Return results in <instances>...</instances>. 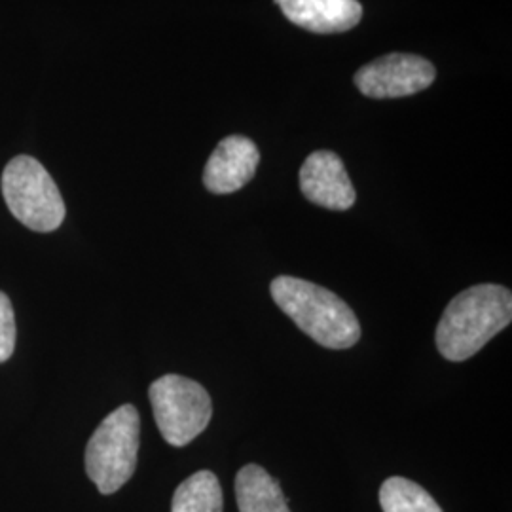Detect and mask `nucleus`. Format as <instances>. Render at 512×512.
<instances>
[{"label": "nucleus", "instance_id": "obj_12", "mask_svg": "<svg viewBox=\"0 0 512 512\" xmlns=\"http://www.w3.org/2000/svg\"><path fill=\"white\" fill-rule=\"evenodd\" d=\"M380 505L384 512H442L433 495L403 476L385 480L380 488Z\"/></svg>", "mask_w": 512, "mask_h": 512}, {"label": "nucleus", "instance_id": "obj_4", "mask_svg": "<svg viewBox=\"0 0 512 512\" xmlns=\"http://www.w3.org/2000/svg\"><path fill=\"white\" fill-rule=\"evenodd\" d=\"M2 194L10 213L35 232H54L65 220V202L46 167L18 156L2 173Z\"/></svg>", "mask_w": 512, "mask_h": 512}, {"label": "nucleus", "instance_id": "obj_13", "mask_svg": "<svg viewBox=\"0 0 512 512\" xmlns=\"http://www.w3.org/2000/svg\"><path fill=\"white\" fill-rule=\"evenodd\" d=\"M16 349V317L12 302L0 291V363L8 361Z\"/></svg>", "mask_w": 512, "mask_h": 512}, {"label": "nucleus", "instance_id": "obj_11", "mask_svg": "<svg viewBox=\"0 0 512 512\" xmlns=\"http://www.w3.org/2000/svg\"><path fill=\"white\" fill-rule=\"evenodd\" d=\"M171 512H222V488L211 471H198L177 488Z\"/></svg>", "mask_w": 512, "mask_h": 512}, {"label": "nucleus", "instance_id": "obj_10", "mask_svg": "<svg viewBox=\"0 0 512 512\" xmlns=\"http://www.w3.org/2000/svg\"><path fill=\"white\" fill-rule=\"evenodd\" d=\"M239 512H291L279 482L260 465H245L236 476Z\"/></svg>", "mask_w": 512, "mask_h": 512}, {"label": "nucleus", "instance_id": "obj_3", "mask_svg": "<svg viewBox=\"0 0 512 512\" xmlns=\"http://www.w3.org/2000/svg\"><path fill=\"white\" fill-rule=\"evenodd\" d=\"M141 420L135 406L110 412L86 446V473L103 495L116 494L135 473Z\"/></svg>", "mask_w": 512, "mask_h": 512}, {"label": "nucleus", "instance_id": "obj_5", "mask_svg": "<svg viewBox=\"0 0 512 512\" xmlns=\"http://www.w3.org/2000/svg\"><path fill=\"white\" fill-rule=\"evenodd\" d=\"M148 397L162 437L177 448L202 435L213 416L207 389L184 376L167 374L158 378L150 385Z\"/></svg>", "mask_w": 512, "mask_h": 512}, {"label": "nucleus", "instance_id": "obj_7", "mask_svg": "<svg viewBox=\"0 0 512 512\" xmlns=\"http://www.w3.org/2000/svg\"><path fill=\"white\" fill-rule=\"evenodd\" d=\"M300 188L306 200L330 211H348L357 200L344 162L330 150H317L300 169Z\"/></svg>", "mask_w": 512, "mask_h": 512}, {"label": "nucleus", "instance_id": "obj_8", "mask_svg": "<svg viewBox=\"0 0 512 512\" xmlns=\"http://www.w3.org/2000/svg\"><path fill=\"white\" fill-rule=\"evenodd\" d=\"M260 152L255 143L241 135L222 139L203 171V184L213 194L238 192L255 177Z\"/></svg>", "mask_w": 512, "mask_h": 512}, {"label": "nucleus", "instance_id": "obj_2", "mask_svg": "<svg viewBox=\"0 0 512 512\" xmlns=\"http://www.w3.org/2000/svg\"><path fill=\"white\" fill-rule=\"evenodd\" d=\"M270 291L277 308L319 346L349 349L361 340L357 315L329 289L293 275H279L272 281Z\"/></svg>", "mask_w": 512, "mask_h": 512}, {"label": "nucleus", "instance_id": "obj_9", "mask_svg": "<svg viewBox=\"0 0 512 512\" xmlns=\"http://www.w3.org/2000/svg\"><path fill=\"white\" fill-rule=\"evenodd\" d=\"M294 25L321 35L346 33L363 18L357 0H275Z\"/></svg>", "mask_w": 512, "mask_h": 512}, {"label": "nucleus", "instance_id": "obj_1", "mask_svg": "<svg viewBox=\"0 0 512 512\" xmlns=\"http://www.w3.org/2000/svg\"><path fill=\"white\" fill-rule=\"evenodd\" d=\"M512 294L501 285H475L459 293L440 317L439 353L454 363L471 359L511 325Z\"/></svg>", "mask_w": 512, "mask_h": 512}, {"label": "nucleus", "instance_id": "obj_6", "mask_svg": "<svg viewBox=\"0 0 512 512\" xmlns=\"http://www.w3.org/2000/svg\"><path fill=\"white\" fill-rule=\"evenodd\" d=\"M435 67L420 55H384L355 74V84L366 97L393 99L427 90L435 82Z\"/></svg>", "mask_w": 512, "mask_h": 512}]
</instances>
